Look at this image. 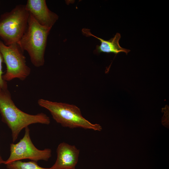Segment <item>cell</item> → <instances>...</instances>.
I'll list each match as a JSON object with an SVG mask.
<instances>
[{
  "label": "cell",
  "instance_id": "1",
  "mask_svg": "<svg viewBox=\"0 0 169 169\" xmlns=\"http://www.w3.org/2000/svg\"><path fill=\"white\" fill-rule=\"evenodd\" d=\"M0 114L2 120L11 131L13 142L17 139L22 130L30 125H49L50 122L49 117L43 113L31 115L19 109L13 100L8 89L0 91Z\"/></svg>",
  "mask_w": 169,
  "mask_h": 169
},
{
  "label": "cell",
  "instance_id": "2",
  "mask_svg": "<svg viewBox=\"0 0 169 169\" xmlns=\"http://www.w3.org/2000/svg\"><path fill=\"white\" fill-rule=\"evenodd\" d=\"M51 28L40 24L30 13L27 30L17 44L23 52L27 51L35 67L44 64L47 37Z\"/></svg>",
  "mask_w": 169,
  "mask_h": 169
},
{
  "label": "cell",
  "instance_id": "3",
  "mask_svg": "<svg viewBox=\"0 0 169 169\" xmlns=\"http://www.w3.org/2000/svg\"><path fill=\"white\" fill-rule=\"evenodd\" d=\"M38 103L40 106L48 110L54 119L64 127L97 131L102 129L99 124H93L84 118L80 109L75 105L42 99H39Z\"/></svg>",
  "mask_w": 169,
  "mask_h": 169
},
{
  "label": "cell",
  "instance_id": "4",
  "mask_svg": "<svg viewBox=\"0 0 169 169\" xmlns=\"http://www.w3.org/2000/svg\"><path fill=\"white\" fill-rule=\"evenodd\" d=\"M29 13L25 5L16 6L0 17V38L6 46L17 44L25 32Z\"/></svg>",
  "mask_w": 169,
  "mask_h": 169
},
{
  "label": "cell",
  "instance_id": "5",
  "mask_svg": "<svg viewBox=\"0 0 169 169\" xmlns=\"http://www.w3.org/2000/svg\"><path fill=\"white\" fill-rule=\"evenodd\" d=\"M0 51L6 67L3 76L5 81L16 78L24 80L29 76L31 69L26 64L23 51L17 44L6 46L0 39Z\"/></svg>",
  "mask_w": 169,
  "mask_h": 169
},
{
  "label": "cell",
  "instance_id": "6",
  "mask_svg": "<svg viewBox=\"0 0 169 169\" xmlns=\"http://www.w3.org/2000/svg\"><path fill=\"white\" fill-rule=\"evenodd\" d=\"M25 129V133L23 137L16 144H10V156L4 161L5 164L26 159L36 162L40 160L47 161L51 157V150L49 148L43 150L38 149L31 139L28 127Z\"/></svg>",
  "mask_w": 169,
  "mask_h": 169
},
{
  "label": "cell",
  "instance_id": "7",
  "mask_svg": "<svg viewBox=\"0 0 169 169\" xmlns=\"http://www.w3.org/2000/svg\"><path fill=\"white\" fill-rule=\"evenodd\" d=\"M26 10L41 25L51 28L58 18L56 13L50 11L45 0H28Z\"/></svg>",
  "mask_w": 169,
  "mask_h": 169
},
{
  "label": "cell",
  "instance_id": "8",
  "mask_svg": "<svg viewBox=\"0 0 169 169\" xmlns=\"http://www.w3.org/2000/svg\"><path fill=\"white\" fill-rule=\"evenodd\" d=\"M79 150L74 145L65 142L60 143L58 146L57 157L52 169L75 168L79 159Z\"/></svg>",
  "mask_w": 169,
  "mask_h": 169
},
{
  "label": "cell",
  "instance_id": "9",
  "mask_svg": "<svg viewBox=\"0 0 169 169\" xmlns=\"http://www.w3.org/2000/svg\"><path fill=\"white\" fill-rule=\"evenodd\" d=\"M82 31L85 34L89 36H93L100 40V44L97 45L96 48V51L97 53H113L117 54L120 52H124L127 54L130 51V50L123 48L120 46L119 41L121 35L119 33H117L113 38L110 40H106L92 34L87 29H84Z\"/></svg>",
  "mask_w": 169,
  "mask_h": 169
},
{
  "label": "cell",
  "instance_id": "10",
  "mask_svg": "<svg viewBox=\"0 0 169 169\" xmlns=\"http://www.w3.org/2000/svg\"><path fill=\"white\" fill-rule=\"evenodd\" d=\"M8 169H52L43 168L39 166L36 161L23 162L21 160L13 161L6 164Z\"/></svg>",
  "mask_w": 169,
  "mask_h": 169
},
{
  "label": "cell",
  "instance_id": "11",
  "mask_svg": "<svg viewBox=\"0 0 169 169\" xmlns=\"http://www.w3.org/2000/svg\"><path fill=\"white\" fill-rule=\"evenodd\" d=\"M2 55L0 51V91L8 89L7 82L3 78L2 63L3 62Z\"/></svg>",
  "mask_w": 169,
  "mask_h": 169
},
{
  "label": "cell",
  "instance_id": "12",
  "mask_svg": "<svg viewBox=\"0 0 169 169\" xmlns=\"http://www.w3.org/2000/svg\"><path fill=\"white\" fill-rule=\"evenodd\" d=\"M4 161L2 158L0 154V165L2 163H4Z\"/></svg>",
  "mask_w": 169,
  "mask_h": 169
},
{
  "label": "cell",
  "instance_id": "13",
  "mask_svg": "<svg viewBox=\"0 0 169 169\" xmlns=\"http://www.w3.org/2000/svg\"><path fill=\"white\" fill-rule=\"evenodd\" d=\"M64 169H75V168H65Z\"/></svg>",
  "mask_w": 169,
  "mask_h": 169
}]
</instances>
